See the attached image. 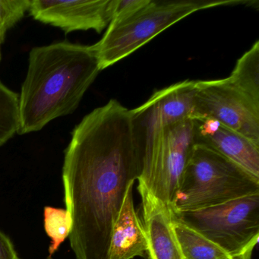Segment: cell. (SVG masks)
<instances>
[{"label": "cell", "instance_id": "1", "mask_svg": "<svg viewBox=\"0 0 259 259\" xmlns=\"http://www.w3.org/2000/svg\"><path fill=\"white\" fill-rule=\"evenodd\" d=\"M133 110L110 100L75 127L65 151V203L76 259H109L110 237L126 194L142 172Z\"/></svg>", "mask_w": 259, "mask_h": 259}, {"label": "cell", "instance_id": "2", "mask_svg": "<svg viewBox=\"0 0 259 259\" xmlns=\"http://www.w3.org/2000/svg\"><path fill=\"white\" fill-rule=\"evenodd\" d=\"M101 71L92 46L62 41L32 48L19 95L18 134L73 113Z\"/></svg>", "mask_w": 259, "mask_h": 259}, {"label": "cell", "instance_id": "3", "mask_svg": "<svg viewBox=\"0 0 259 259\" xmlns=\"http://www.w3.org/2000/svg\"><path fill=\"white\" fill-rule=\"evenodd\" d=\"M259 194V179L211 148L195 144L170 210H196Z\"/></svg>", "mask_w": 259, "mask_h": 259}, {"label": "cell", "instance_id": "4", "mask_svg": "<svg viewBox=\"0 0 259 259\" xmlns=\"http://www.w3.org/2000/svg\"><path fill=\"white\" fill-rule=\"evenodd\" d=\"M245 3L243 0H150L130 17L110 23L102 38L92 48L102 71L126 58L189 15L206 9Z\"/></svg>", "mask_w": 259, "mask_h": 259}, {"label": "cell", "instance_id": "5", "mask_svg": "<svg viewBox=\"0 0 259 259\" xmlns=\"http://www.w3.org/2000/svg\"><path fill=\"white\" fill-rule=\"evenodd\" d=\"M195 119H186L144 135L139 184L169 209L196 144Z\"/></svg>", "mask_w": 259, "mask_h": 259}, {"label": "cell", "instance_id": "6", "mask_svg": "<svg viewBox=\"0 0 259 259\" xmlns=\"http://www.w3.org/2000/svg\"><path fill=\"white\" fill-rule=\"evenodd\" d=\"M172 212V220L198 232L232 257L253 251L259 237V194L219 205Z\"/></svg>", "mask_w": 259, "mask_h": 259}, {"label": "cell", "instance_id": "7", "mask_svg": "<svg viewBox=\"0 0 259 259\" xmlns=\"http://www.w3.org/2000/svg\"><path fill=\"white\" fill-rule=\"evenodd\" d=\"M195 120L210 117L259 144V104L228 78L196 81Z\"/></svg>", "mask_w": 259, "mask_h": 259}, {"label": "cell", "instance_id": "8", "mask_svg": "<svg viewBox=\"0 0 259 259\" xmlns=\"http://www.w3.org/2000/svg\"><path fill=\"white\" fill-rule=\"evenodd\" d=\"M113 0H31L30 16L41 23L69 34L94 30L101 33L110 25Z\"/></svg>", "mask_w": 259, "mask_h": 259}, {"label": "cell", "instance_id": "9", "mask_svg": "<svg viewBox=\"0 0 259 259\" xmlns=\"http://www.w3.org/2000/svg\"><path fill=\"white\" fill-rule=\"evenodd\" d=\"M196 81L185 80L157 91L133 113L144 135L186 119H195Z\"/></svg>", "mask_w": 259, "mask_h": 259}, {"label": "cell", "instance_id": "10", "mask_svg": "<svg viewBox=\"0 0 259 259\" xmlns=\"http://www.w3.org/2000/svg\"><path fill=\"white\" fill-rule=\"evenodd\" d=\"M149 259H183L172 230L170 209L139 184Z\"/></svg>", "mask_w": 259, "mask_h": 259}, {"label": "cell", "instance_id": "11", "mask_svg": "<svg viewBox=\"0 0 259 259\" xmlns=\"http://www.w3.org/2000/svg\"><path fill=\"white\" fill-rule=\"evenodd\" d=\"M133 185L127 189L112 230L109 259H133L145 255L148 248L146 231L135 210Z\"/></svg>", "mask_w": 259, "mask_h": 259}, {"label": "cell", "instance_id": "12", "mask_svg": "<svg viewBox=\"0 0 259 259\" xmlns=\"http://www.w3.org/2000/svg\"><path fill=\"white\" fill-rule=\"evenodd\" d=\"M196 144L211 148L259 179V144L222 125L208 136L196 134Z\"/></svg>", "mask_w": 259, "mask_h": 259}, {"label": "cell", "instance_id": "13", "mask_svg": "<svg viewBox=\"0 0 259 259\" xmlns=\"http://www.w3.org/2000/svg\"><path fill=\"white\" fill-rule=\"evenodd\" d=\"M172 230L183 259H233L218 245L182 223L172 220Z\"/></svg>", "mask_w": 259, "mask_h": 259}, {"label": "cell", "instance_id": "14", "mask_svg": "<svg viewBox=\"0 0 259 259\" xmlns=\"http://www.w3.org/2000/svg\"><path fill=\"white\" fill-rule=\"evenodd\" d=\"M230 81L254 102L259 104V41L236 62Z\"/></svg>", "mask_w": 259, "mask_h": 259}, {"label": "cell", "instance_id": "15", "mask_svg": "<svg viewBox=\"0 0 259 259\" xmlns=\"http://www.w3.org/2000/svg\"><path fill=\"white\" fill-rule=\"evenodd\" d=\"M19 128V95L0 81V147L4 146Z\"/></svg>", "mask_w": 259, "mask_h": 259}, {"label": "cell", "instance_id": "16", "mask_svg": "<svg viewBox=\"0 0 259 259\" xmlns=\"http://www.w3.org/2000/svg\"><path fill=\"white\" fill-rule=\"evenodd\" d=\"M44 220L45 231L51 239L49 248V258H51L53 254L70 235L72 220L66 209L50 206L45 207Z\"/></svg>", "mask_w": 259, "mask_h": 259}, {"label": "cell", "instance_id": "17", "mask_svg": "<svg viewBox=\"0 0 259 259\" xmlns=\"http://www.w3.org/2000/svg\"><path fill=\"white\" fill-rule=\"evenodd\" d=\"M30 4L31 0H0V45L7 32L28 13Z\"/></svg>", "mask_w": 259, "mask_h": 259}, {"label": "cell", "instance_id": "18", "mask_svg": "<svg viewBox=\"0 0 259 259\" xmlns=\"http://www.w3.org/2000/svg\"><path fill=\"white\" fill-rule=\"evenodd\" d=\"M149 1L150 0H113V14L110 23H116L130 17L145 7Z\"/></svg>", "mask_w": 259, "mask_h": 259}, {"label": "cell", "instance_id": "19", "mask_svg": "<svg viewBox=\"0 0 259 259\" xmlns=\"http://www.w3.org/2000/svg\"><path fill=\"white\" fill-rule=\"evenodd\" d=\"M0 259H21L8 236L0 230Z\"/></svg>", "mask_w": 259, "mask_h": 259}, {"label": "cell", "instance_id": "20", "mask_svg": "<svg viewBox=\"0 0 259 259\" xmlns=\"http://www.w3.org/2000/svg\"><path fill=\"white\" fill-rule=\"evenodd\" d=\"M251 253H252V251H248V252L245 253V254L233 257V259H251Z\"/></svg>", "mask_w": 259, "mask_h": 259}, {"label": "cell", "instance_id": "21", "mask_svg": "<svg viewBox=\"0 0 259 259\" xmlns=\"http://www.w3.org/2000/svg\"><path fill=\"white\" fill-rule=\"evenodd\" d=\"M1 46H2V45H0V61H1V59H2V55H1Z\"/></svg>", "mask_w": 259, "mask_h": 259}]
</instances>
